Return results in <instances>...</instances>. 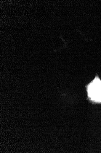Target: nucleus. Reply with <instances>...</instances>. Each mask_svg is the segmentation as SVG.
I'll use <instances>...</instances> for the list:
<instances>
[{
  "label": "nucleus",
  "instance_id": "1",
  "mask_svg": "<svg viewBox=\"0 0 101 153\" xmlns=\"http://www.w3.org/2000/svg\"><path fill=\"white\" fill-rule=\"evenodd\" d=\"M89 97L93 102H101V81L95 78L89 85L87 88Z\"/></svg>",
  "mask_w": 101,
  "mask_h": 153
}]
</instances>
